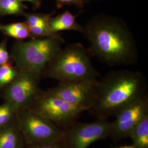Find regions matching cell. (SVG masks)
Listing matches in <instances>:
<instances>
[{
  "mask_svg": "<svg viewBox=\"0 0 148 148\" xmlns=\"http://www.w3.org/2000/svg\"><path fill=\"white\" fill-rule=\"evenodd\" d=\"M98 79L73 82H59L47 91L74 106L88 111L95 98Z\"/></svg>",
  "mask_w": 148,
  "mask_h": 148,
  "instance_id": "30bf717a",
  "label": "cell"
},
{
  "mask_svg": "<svg viewBox=\"0 0 148 148\" xmlns=\"http://www.w3.org/2000/svg\"><path fill=\"white\" fill-rule=\"evenodd\" d=\"M19 1H20L21 2H24V1L29 2L30 3H32V5L35 8H37L38 7H39L40 4H41V0H19Z\"/></svg>",
  "mask_w": 148,
  "mask_h": 148,
  "instance_id": "7402d4cb",
  "label": "cell"
},
{
  "mask_svg": "<svg viewBox=\"0 0 148 148\" xmlns=\"http://www.w3.org/2000/svg\"><path fill=\"white\" fill-rule=\"evenodd\" d=\"M19 69L14 67L10 63L0 66V91H2L14 79Z\"/></svg>",
  "mask_w": 148,
  "mask_h": 148,
  "instance_id": "2e32d148",
  "label": "cell"
},
{
  "mask_svg": "<svg viewBox=\"0 0 148 148\" xmlns=\"http://www.w3.org/2000/svg\"><path fill=\"white\" fill-rule=\"evenodd\" d=\"M131 138L134 148H148V115L133 129Z\"/></svg>",
  "mask_w": 148,
  "mask_h": 148,
  "instance_id": "4fadbf2b",
  "label": "cell"
},
{
  "mask_svg": "<svg viewBox=\"0 0 148 148\" xmlns=\"http://www.w3.org/2000/svg\"><path fill=\"white\" fill-rule=\"evenodd\" d=\"M17 123L27 145L61 142L64 130L29 108L19 111Z\"/></svg>",
  "mask_w": 148,
  "mask_h": 148,
  "instance_id": "5b68a950",
  "label": "cell"
},
{
  "mask_svg": "<svg viewBox=\"0 0 148 148\" xmlns=\"http://www.w3.org/2000/svg\"><path fill=\"white\" fill-rule=\"evenodd\" d=\"M25 5L19 0H0V16L24 14Z\"/></svg>",
  "mask_w": 148,
  "mask_h": 148,
  "instance_id": "9a60e30c",
  "label": "cell"
},
{
  "mask_svg": "<svg viewBox=\"0 0 148 148\" xmlns=\"http://www.w3.org/2000/svg\"><path fill=\"white\" fill-rule=\"evenodd\" d=\"M58 8L64 5H75L81 8L83 7V0H56Z\"/></svg>",
  "mask_w": 148,
  "mask_h": 148,
  "instance_id": "44dd1931",
  "label": "cell"
},
{
  "mask_svg": "<svg viewBox=\"0 0 148 148\" xmlns=\"http://www.w3.org/2000/svg\"><path fill=\"white\" fill-rule=\"evenodd\" d=\"M0 32L9 37L19 40H23L28 37H32L29 28L25 22H16L7 24H0Z\"/></svg>",
  "mask_w": 148,
  "mask_h": 148,
  "instance_id": "5bb4252c",
  "label": "cell"
},
{
  "mask_svg": "<svg viewBox=\"0 0 148 148\" xmlns=\"http://www.w3.org/2000/svg\"><path fill=\"white\" fill-rule=\"evenodd\" d=\"M53 14H25V23L29 27H49V21Z\"/></svg>",
  "mask_w": 148,
  "mask_h": 148,
  "instance_id": "ac0fdd59",
  "label": "cell"
},
{
  "mask_svg": "<svg viewBox=\"0 0 148 148\" xmlns=\"http://www.w3.org/2000/svg\"><path fill=\"white\" fill-rule=\"evenodd\" d=\"M148 115V96L146 94L119 111L111 122L109 137L115 142L130 137L133 129Z\"/></svg>",
  "mask_w": 148,
  "mask_h": 148,
  "instance_id": "9c48e42d",
  "label": "cell"
},
{
  "mask_svg": "<svg viewBox=\"0 0 148 148\" xmlns=\"http://www.w3.org/2000/svg\"><path fill=\"white\" fill-rule=\"evenodd\" d=\"M99 75L90 61L89 51L78 43L62 48L47 65L42 77L59 82H73L97 79Z\"/></svg>",
  "mask_w": 148,
  "mask_h": 148,
  "instance_id": "3957f363",
  "label": "cell"
},
{
  "mask_svg": "<svg viewBox=\"0 0 148 148\" xmlns=\"http://www.w3.org/2000/svg\"><path fill=\"white\" fill-rule=\"evenodd\" d=\"M146 79L137 71L115 70L98 80L95 98L88 111L107 119L147 93Z\"/></svg>",
  "mask_w": 148,
  "mask_h": 148,
  "instance_id": "7a4b0ae2",
  "label": "cell"
},
{
  "mask_svg": "<svg viewBox=\"0 0 148 148\" xmlns=\"http://www.w3.org/2000/svg\"><path fill=\"white\" fill-rule=\"evenodd\" d=\"M10 55L7 48L6 41L4 40L0 43V66L10 63Z\"/></svg>",
  "mask_w": 148,
  "mask_h": 148,
  "instance_id": "d6986e66",
  "label": "cell"
},
{
  "mask_svg": "<svg viewBox=\"0 0 148 148\" xmlns=\"http://www.w3.org/2000/svg\"><path fill=\"white\" fill-rule=\"evenodd\" d=\"M28 108L65 129L85 111L47 91H42Z\"/></svg>",
  "mask_w": 148,
  "mask_h": 148,
  "instance_id": "8992f818",
  "label": "cell"
},
{
  "mask_svg": "<svg viewBox=\"0 0 148 148\" xmlns=\"http://www.w3.org/2000/svg\"><path fill=\"white\" fill-rule=\"evenodd\" d=\"M25 148H66L63 141L27 145Z\"/></svg>",
  "mask_w": 148,
  "mask_h": 148,
  "instance_id": "ffe728a7",
  "label": "cell"
},
{
  "mask_svg": "<svg viewBox=\"0 0 148 148\" xmlns=\"http://www.w3.org/2000/svg\"><path fill=\"white\" fill-rule=\"evenodd\" d=\"M27 143L16 121L0 128V148H25Z\"/></svg>",
  "mask_w": 148,
  "mask_h": 148,
  "instance_id": "8fae6325",
  "label": "cell"
},
{
  "mask_svg": "<svg viewBox=\"0 0 148 148\" xmlns=\"http://www.w3.org/2000/svg\"><path fill=\"white\" fill-rule=\"evenodd\" d=\"M40 81L32 74L19 70L14 79L2 90V97L18 111L28 108L42 91Z\"/></svg>",
  "mask_w": 148,
  "mask_h": 148,
  "instance_id": "ba28073f",
  "label": "cell"
},
{
  "mask_svg": "<svg viewBox=\"0 0 148 148\" xmlns=\"http://www.w3.org/2000/svg\"><path fill=\"white\" fill-rule=\"evenodd\" d=\"M19 111L10 104L4 102L0 105V128L5 127L17 120Z\"/></svg>",
  "mask_w": 148,
  "mask_h": 148,
  "instance_id": "e0dca14e",
  "label": "cell"
},
{
  "mask_svg": "<svg viewBox=\"0 0 148 148\" xmlns=\"http://www.w3.org/2000/svg\"><path fill=\"white\" fill-rule=\"evenodd\" d=\"M64 43L63 38L59 34L51 37L21 41L13 46L11 57L18 69L41 79L44 69Z\"/></svg>",
  "mask_w": 148,
  "mask_h": 148,
  "instance_id": "277c9868",
  "label": "cell"
},
{
  "mask_svg": "<svg viewBox=\"0 0 148 148\" xmlns=\"http://www.w3.org/2000/svg\"><path fill=\"white\" fill-rule=\"evenodd\" d=\"M83 34L90 43V53L101 62L110 66L137 63L135 39L121 19L108 15L95 16L85 25Z\"/></svg>",
  "mask_w": 148,
  "mask_h": 148,
  "instance_id": "6da1fadb",
  "label": "cell"
},
{
  "mask_svg": "<svg viewBox=\"0 0 148 148\" xmlns=\"http://www.w3.org/2000/svg\"><path fill=\"white\" fill-rule=\"evenodd\" d=\"M51 31L54 34H58L62 31H75L84 34V27L79 24L74 16L69 11H65L56 16H52L49 21Z\"/></svg>",
  "mask_w": 148,
  "mask_h": 148,
  "instance_id": "7c38bea8",
  "label": "cell"
},
{
  "mask_svg": "<svg viewBox=\"0 0 148 148\" xmlns=\"http://www.w3.org/2000/svg\"><path fill=\"white\" fill-rule=\"evenodd\" d=\"M114 148H134L132 145H123V146H120V147H115Z\"/></svg>",
  "mask_w": 148,
  "mask_h": 148,
  "instance_id": "603a6c76",
  "label": "cell"
},
{
  "mask_svg": "<svg viewBox=\"0 0 148 148\" xmlns=\"http://www.w3.org/2000/svg\"><path fill=\"white\" fill-rule=\"evenodd\" d=\"M110 124L107 119H98L89 123L75 122L64 129L63 142L66 148H87L109 137Z\"/></svg>",
  "mask_w": 148,
  "mask_h": 148,
  "instance_id": "52a82bcc",
  "label": "cell"
}]
</instances>
